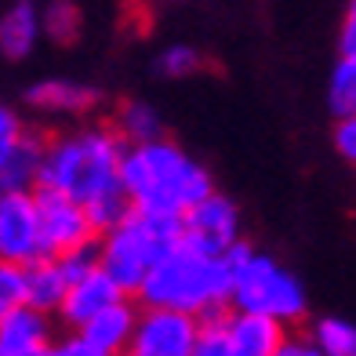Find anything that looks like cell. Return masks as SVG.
Segmentation results:
<instances>
[{"label": "cell", "mask_w": 356, "mask_h": 356, "mask_svg": "<svg viewBox=\"0 0 356 356\" xmlns=\"http://www.w3.org/2000/svg\"><path fill=\"white\" fill-rule=\"evenodd\" d=\"M37 207H40V229H44V254H70L80 248L99 244V229L88 215V204H80L58 189L37 186Z\"/></svg>", "instance_id": "obj_7"}, {"label": "cell", "mask_w": 356, "mask_h": 356, "mask_svg": "<svg viewBox=\"0 0 356 356\" xmlns=\"http://www.w3.org/2000/svg\"><path fill=\"white\" fill-rule=\"evenodd\" d=\"M331 142H334V153L342 156L346 164L356 168V113H349V117H338Z\"/></svg>", "instance_id": "obj_25"}, {"label": "cell", "mask_w": 356, "mask_h": 356, "mask_svg": "<svg viewBox=\"0 0 356 356\" xmlns=\"http://www.w3.org/2000/svg\"><path fill=\"white\" fill-rule=\"evenodd\" d=\"M47 138L40 131H26L0 145V189H37L40 168H44Z\"/></svg>", "instance_id": "obj_15"}, {"label": "cell", "mask_w": 356, "mask_h": 356, "mask_svg": "<svg viewBox=\"0 0 356 356\" xmlns=\"http://www.w3.org/2000/svg\"><path fill=\"white\" fill-rule=\"evenodd\" d=\"M113 127L120 131V138H124L127 145L149 142V138H160V135H164V124H160L156 109L145 106V102H138V99L117 106V113H113Z\"/></svg>", "instance_id": "obj_18"}, {"label": "cell", "mask_w": 356, "mask_h": 356, "mask_svg": "<svg viewBox=\"0 0 356 356\" xmlns=\"http://www.w3.org/2000/svg\"><path fill=\"white\" fill-rule=\"evenodd\" d=\"M200 316L168 309V305H142L131 334V356H197Z\"/></svg>", "instance_id": "obj_6"}, {"label": "cell", "mask_w": 356, "mask_h": 356, "mask_svg": "<svg viewBox=\"0 0 356 356\" xmlns=\"http://www.w3.org/2000/svg\"><path fill=\"white\" fill-rule=\"evenodd\" d=\"M124 153H127V142L113 124H84V127L58 131L47 138L37 186L58 189L80 204H91L95 197L124 186L120 178Z\"/></svg>", "instance_id": "obj_2"}, {"label": "cell", "mask_w": 356, "mask_h": 356, "mask_svg": "<svg viewBox=\"0 0 356 356\" xmlns=\"http://www.w3.org/2000/svg\"><path fill=\"white\" fill-rule=\"evenodd\" d=\"M55 346L51 313L29 302L0 309V356H47L55 353Z\"/></svg>", "instance_id": "obj_11"}, {"label": "cell", "mask_w": 356, "mask_h": 356, "mask_svg": "<svg viewBox=\"0 0 356 356\" xmlns=\"http://www.w3.org/2000/svg\"><path fill=\"white\" fill-rule=\"evenodd\" d=\"M182 240L200 251L225 254L240 240V211L229 197L222 193H207L182 215Z\"/></svg>", "instance_id": "obj_10"}, {"label": "cell", "mask_w": 356, "mask_h": 356, "mask_svg": "<svg viewBox=\"0 0 356 356\" xmlns=\"http://www.w3.org/2000/svg\"><path fill=\"white\" fill-rule=\"evenodd\" d=\"M120 298H127V291L109 277V273L102 266H91L84 277H76L66 291V302L58 305V320L66 323V327H84V323L91 316H99L102 309H109V305H117Z\"/></svg>", "instance_id": "obj_12"}, {"label": "cell", "mask_w": 356, "mask_h": 356, "mask_svg": "<svg viewBox=\"0 0 356 356\" xmlns=\"http://www.w3.org/2000/svg\"><path fill=\"white\" fill-rule=\"evenodd\" d=\"M233 295V266L225 254L200 251L193 244H178L164 254L149 277H145L138 302L142 305H168L193 316H207L229 305Z\"/></svg>", "instance_id": "obj_3"}, {"label": "cell", "mask_w": 356, "mask_h": 356, "mask_svg": "<svg viewBox=\"0 0 356 356\" xmlns=\"http://www.w3.org/2000/svg\"><path fill=\"white\" fill-rule=\"evenodd\" d=\"M0 258L22 266L44 258V229L33 189H4L0 197Z\"/></svg>", "instance_id": "obj_9"}, {"label": "cell", "mask_w": 356, "mask_h": 356, "mask_svg": "<svg viewBox=\"0 0 356 356\" xmlns=\"http://www.w3.org/2000/svg\"><path fill=\"white\" fill-rule=\"evenodd\" d=\"M229 320V342L233 356H280L287 346V323L266 313H251V309H233L225 313Z\"/></svg>", "instance_id": "obj_13"}, {"label": "cell", "mask_w": 356, "mask_h": 356, "mask_svg": "<svg viewBox=\"0 0 356 356\" xmlns=\"http://www.w3.org/2000/svg\"><path fill=\"white\" fill-rule=\"evenodd\" d=\"M138 323V309L131 305V295L120 298L117 305L91 316L84 327H73L55 346L58 356H117L131 349V334Z\"/></svg>", "instance_id": "obj_8"}, {"label": "cell", "mask_w": 356, "mask_h": 356, "mask_svg": "<svg viewBox=\"0 0 356 356\" xmlns=\"http://www.w3.org/2000/svg\"><path fill=\"white\" fill-rule=\"evenodd\" d=\"M102 102V91L91 84H80V80H40L26 91V106L37 113H55V117H84L95 106Z\"/></svg>", "instance_id": "obj_14"}, {"label": "cell", "mask_w": 356, "mask_h": 356, "mask_svg": "<svg viewBox=\"0 0 356 356\" xmlns=\"http://www.w3.org/2000/svg\"><path fill=\"white\" fill-rule=\"evenodd\" d=\"M225 258H229V266H233V295H229L233 309L277 316L287 327H295V323L305 320L309 298H305L302 280L287 266H280L273 254L254 251L248 240H236V244L225 251Z\"/></svg>", "instance_id": "obj_5"}, {"label": "cell", "mask_w": 356, "mask_h": 356, "mask_svg": "<svg viewBox=\"0 0 356 356\" xmlns=\"http://www.w3.org/2000/svg\"><path fill=\"white\" fill-rule=\"evenodd\" d=\"M178 244H182V218L153 215L135 207L120 225H113V229L99 236V266L135 298L145 277Z\"/></svg>", "instance_id": "obj_4"}, {"label": "cell", "mask_w": 356, "mask_h": 356, "mask_svg": "<svg viewBox=\"0 0 356 356\" xmlns=\"http://www.w3.org/2000/svg\"><path fill=\"white\" fill-rule=\"evenodd\" d=\"M120 178L138 211L175 215V218H182L193 204L215 189L207 168L197 164L182 145L168 142L164 135L127 145Z\"/></svg>", "instance_id": "obj_1"}, {"label": "cell", "mask_w": 356, "mask_h": 356, "mask_svg": "<svg viewBox=\"0 0 356 356\" xmlns=\"http://www.w3.org/2000/svg\"><path fill=\"white\" fill-rule=\"evenodd\" d=\"M26 131V124H22V117L15 113L11 106H4L0 109V145H8V142H15Z\"/></svg>", "instance_id": "obj_27"}, {"label": "cell", "mask_w": 356, "mask_h": 356, "mask_svg": "<svg viewBox=\"0 0 356 356\" xmlns=\"http://www.w3.org/2000/svg\"><path fill=\"white\" fill-rule=\"evenodd\" d=\"M26 302V266L22 262H4L0 266V309Z\"/></svg>", "instance_id": "obj_24"}, {"label": "cell", "mask_w": 356, "mask_h": 356, "mask_svg": "<svg viewBox=\"0 0 356 356\" xmlns=\"http://www.w3.org/2000/svg\"><path fill=\"white\" fill-rule=\"evenodd\" d=\"M40 33H44V15L29 0H19L0 19V51L8 62H22L37 47Z\"/></svg>", "instance_id": "obj_17"}, {"label": "cell", "mask_w": 356, "mask_h": 356, "mask_svg": "<svg viewBox=\"0 0 356 356\" xmlns=\"http://www.w3.org/2000/svg\"><path fill=\"white\" fill-rule=\"evenodd\" d=\"M327 106L334 117L356 113V55H338L327 84Z\"/></svg>", "instance_id": "obj_21"}, {"label": "cell", "mask_w": 356, "mask_h": 356, "mask_svg": "<svg viewBox=\"0 0 356 356\" xmlns=\"http://www.w3.org/2000/svg\"><path fill=\"white\" fill-rule=\"evenodd\" d=\"M309 338L316 342L320 356H356V323L342 316H320Z\"/></svg>", "instance_id": "obj_20"}, {"label": "cell", "mask_w": 356, "mask_h": 356, "mask_svg": "<svg viewBox=\"0 0 356 356\" xmlns=\"http://www.w3.org/2000/svg\"><path fill=\"white\" fill-rule=\"evenodd\" d=\"M338 55H356V0H349L342 26H338Z\"/></svg>", "instance_id": "obj_26"}, {"label": "cell", "mask_w": 356, "mask_h": 356, "mask_svg": "<svg viewBox=\"0 0 356 356\" xmlns=\"http://www.w3.org/2000/svg\"><path fill=\"white\" fill-rule=\"evenodd\" d=\"M40 15H44V37L58 47H73L84 33V15L73 0H51Z\"/></svg>", "instance_id": "obj_19"}, {"label": "cell", "mask_w": 356, "mask_h": 356, "mask_svg": "<svg viewBox=\"0 0 356 356\" xmlns=\"http://www.w3.org/2000/svg\"><path fill=\"white\" fill-rule=\"evenodd\" d=\"M200 66H204L200 51H193V47H186V44H175V47H168V51L156 58V70L164 73V76H171V80L193 76Z\"/></svg>", "instance_id": "obj_23"}, {"label": "cell", "mask_w": 356, "mask_h": 356, "mask_svg": "<svg viewBox=\"0 0 356 356\" xmlns=\"http://www.w3.org/2000/svg\"><path fill=\"white\" fill-rule=\"evenodd\" d=\"M197 356H233L229 320H225V309L200 316V342H197Z\"/></svg>", "instance_id": "obj_22"}, {"label": "cell", "mask_w": 356, "mask_h": 356, "mask_svg": "<svg viewBox=\"0 0 356 356\" xmlns=\"http://www.w3.org/2000/svg\"><path fill=\"white\" fill-rule=\"evenodd\" d=\"M70 273L62 266V258L55 254H44L37 262L26 266V302L37 305L44 313H58V305L66 302V291H70Z\"/></svg>", "instance_id": "obj_16"}]
</instances>
